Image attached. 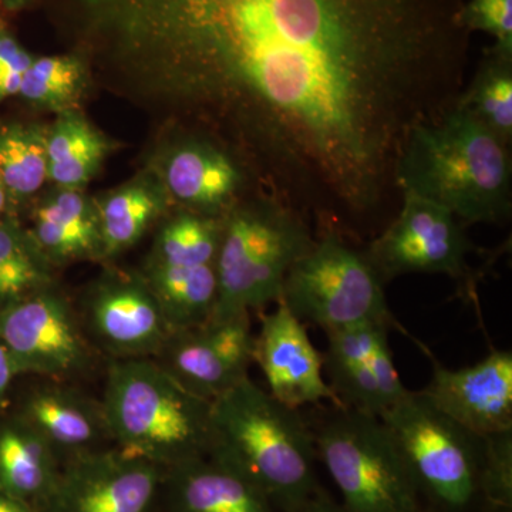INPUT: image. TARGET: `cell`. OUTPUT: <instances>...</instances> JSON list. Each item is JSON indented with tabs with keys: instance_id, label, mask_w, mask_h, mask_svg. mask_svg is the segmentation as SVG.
<instances>
[{
	"instance_id": "cell-14",
	"label": "cell",
	"mask_w": 512,
	"mask_h": 512,
	"mask_svg": "<svg viewBox=\"0 0 512 512\" xmlns=\"http://www.w3.org/2000/svg\"><path fill=\"white\" fill-rule=\"evenodd\" d=\"M84 330L110 360L154 359L174 332L143 278H110L90 293Z\"/></svg>"
},
{
	"instance_id": "cell-32",
	"label": "cell",
	"mask_w": 512,
	"mask_h": 512,
	"mask_svg": "<svg viewBox=\"0 0 512 512\" xmlns=\"http://www.w3.org/2000/svg\"><path fill=\"white\" fill-rule=\"evenodd\" d=\"M19 377H22V373L18 363L8 346L0 339V412L8 406L10 390Z\"/></svg>"
},
{
	"instance_id": "cell-2",
	"label": "cell",
	"mask_w": 512,
	"mask_h": 512,
	"mask_svg": "<svg viewBox=\"0 0 512 512\" xmlns=\"http://www.w3.org/2000/svg\"><path fill=\"white\" fill-rule=\"evenodd\" d=\"M510 148L457 100L410 128L394 185L447 208L467 227L505 224L512 211Z\"/></svg>"
},
{
	"instance_id": "cell-7",
	"label": "cell",
	"mask_w": 512,
	"mask_h": 512,
	"mask_svg": "<svg viewBox=\"0 0 512 512\" xmlns=\"http://www.w3.org/2000/svg\"><path fill=\"white\" fill-rule=\"evenodd\" d=\"M349 512H426L406 461L380 417L339 403L302 409Z\"/></svg>"
},
{
	"instance_id": "cell-26",
	"label": "cell",
	"mask_w": 512,
	"mask_h": 512,
	"mask_svg": "<svg viewBox=\"0 0 512 512\" xmlns=\"http://www.w3.org/2000/svg\"><path fill=\"white\" fill-rule=\"evenodd\" d=\"M49 266L26 229L8 217L0 218V309L50 288Z\"/></svg>"
},
{
	"instance_id": "cell-10",
	"label": "cell",
	"mask_w": 512,
	"mask_h": 512,
	"mask_svg": "<svg viewBox=\"0 0 512 512\" xmlns=\"http://www.w3.org/2000/svg\"><path fill=\"white\" fill-rule=\"evenodd\" d=\"M0 339L22 376L74 382L96 363L82 319L52 286L0 309Z\"/></svg>"
},
{
	"instance_id": "cell-33",
	"label": "cell",
	"mask_w": 512,
	"mask_h": 512,
	"mask_svg": "<svg viewBox=\"0 0 512 512\" xmlns=\"http://www.w3.org/2000/svg\"><path fill=\"white\" fill-rule=\"evenodd\" d=\"M292 512H349L342 504L336 503L323 488H319L301 507Z\"/></svg>"
},
{
	"instance_id": "cell-5",
	"label": "cell",
	"mask_w": 512,
	"mask_h": 512,
	"mask_svg": "<svg viewBox=\"0 0 512 512\" xmlns=\"http://www.w3.org/2000/svg\"><path fill=\"white\" fill-rule=\"evenodd\" d=\"M380 419L406 461L426 512H487L491 434L474 433L410 392Z\"/></svg>"
},
{
	"instance_id": "cell-25",
	"label": "cell",
	"mask_w": 512,
	"mask_h": 512,
	"mask_svg": "<svg viewBox=\"0 0 512 512\" xmlns=\"http://www.w3.org/2000/svg\"><path fill=\"white\" fill-rule=\"evenodd\" d=\"M47 177V136L26 124L0 126V183L9 201L35 194Z\"/></svg>"
},
{
	"instance_id": "cell-4",
	"label": "cell",
	"mask_w": 512,
	"mask_h": 512,
	"mask_svg": "<svg viewBox=\"0 0 512 512\" xmlns=\"http://www.w3.org/2000/svg\"><path fill=\"white\" fill-rule=\"evenodd\" d=\"M100 400L120 450L164 471L210 454L212 402L185 389L156 359L110 360Z\"/></svg>"
},
{
	"instance_id": "cell-1",
	"label": "cell",
	"mask_w": 512,
	"mask_h": 512,
	"mask_svg": "<svg viewBox=\"0 0 512 512\" xmlns=\"http://www.w3.org/2000/svg\"><path fill=\"white\" fill-rule=\"evenodd\" d=\"M463 2L111 0V8L133 39L165 40L198 89L242 107L286 204L357 239L382 232L410 128L460 97L470 46Z\"/></svg>"
},
{
	"instance_id": "cell-23",
	"label": "cell",
	"mask_w": 512,
	"mask_h": 512,
	"mask_svg": "<svg viewBox=\"0 0 512 512\" xmlns=\"http://www.w3.org/2000/svg\"><path fill=\"white\" fill-rule=\"evenodd\" d=\"M107 144L80 114L63 110L47 134V177L64 190H77L99 170Z\"/></svg>"
},
{
	"instance_id": "cell-17",
	"label": "cell",
	"mask_w": 512,
	"mask_h": 512,
	"mask_svg": "<svg viewBox=\"0 0 512 512\" xmlns=\"http://www.w3.org/2000/svg\"><path fill=\"white\" fill-rule=\"evenodd\" d=\"M15 413L45 439L62 464L113 446L103 403L73 382L42 379Z\"/></svg>"
},
{
	"instance_id": "cell-18",
	"label": "cell",
	"mask_w": 512,
	"mask_h": 512,
	"mask_svg": "<svg viewBox=\"0 0 512 512\" xmlns=\"http://www.w3.org/2000/svg\"><path fill=\"white\" fill-rule=\"evenodd\" d=\"M163 485L167 512H275L254 485L210 456L165 471Z\"/></svg>"
},
{
	"instance_id": "cell-36",
	"label": "cell",
	"mask_w": 512,
	"mask_h": 512,
	"mask_svg": "<svg viewBox=\"0 0 512 512\" xmlns=\"http://www.w3.org/2000/svg\"><path fill=\"white\" fill-rule=\"evenodd\" d=\"M9 202V197L8 194H6L5 187L0 183V218H3V215H5Z\"/></svg>"
},
{
	"instance_id": "cell-12",
	"label": "cell",
	"mask_w": 512,
	"mask_h": 512,
	"mask_svg": "<svg viewBox=\"0 0 512 512\" xmlns=\"http://www.w3.org/2000/svg\"><path fill=\"white\" fill-rule=\"evenodd\" d=\"M255 333L251 313L212 318L174 330L154 359L202 399H215L249 377L254 365Z\"/></svg>"
},
{
	"instance_id": "cell-13",
	"label": "cell",
	"mask_w": 512,
	"mask_h": 512,
	"mask_svg": "<svg viewBox=\"0 0 512 512\" xmlns=\"http://www.w3.org/2000/svg\"><path fill=\"white\" fill-rule=\"evenodd\" d=\"M389 330L366 322L325 332L323 373L342 406L382 417L410 393L394 365Z\"/></svg>"
},
{
	"instance_id": "cell-22",
	"label": "cell",
	"mask_w": 512,
	"mask_h": 512,
	"mask_svg": "<svg viewBox=\"0 0 512 512\" xmlns=\"http://www.w3.org/2000/svg\"><path fill=\"white\" fill-rule=\"evenodd\" d=\"M144 279L173 330L201 325L214 315L218 298L217 264L174 266L148 262Z\"/></svg>"
},
{
	"instance_id": "cell-9",
	"label": "cell",
	"mask_w": 512,
	"mask_h": 512,
	"mask_svg": "<svg viewBox=\"0 0 512 512\" xmlns=\"http://www.w3.org/2000/svg\"><path fill=\"white\" fill-rule=\"evenodd\" d=\"M365 252L384 284L403 275L441 274L457 282L463 295L476 292L477 271L470 259L481 249L468 237L467 225L413 192H402L396 217L367 242Z\"/></svg>"
},
{
	"instance_id": "cell-30",
	"label": "cell",
	"mask_w": 512,
	"mask_h": 512,
	"mask_svg": "<svg viewBox=\"0 0 512 512\" xmlns=\"http://www.w3.org/2000/svg\"><path fill=\"white\" fill-rule=\"evenodd\" d=\"M458 19L468 32L488 33L497 49L512 53V0H468Z\"/></svg>"
},
{
	"instance_id": "cell-35",
	"label": "cell",
	"mask_w": 512,
	"mask_h": 512,
	"mask_svg": "<svg viewBox=\"0 0 512 512\" xmlns=\"http://www.w3.org/2000/svg\"><path fill=\"white\" fill-rule=\"evenodd\" d=\"M30 0H0V5L5 9L9 10H19L25 8Z\"/></svg>"
},
{
	"instance_id": "cell-11",
	"label": "cell",
	"mask_w": 512,
	"mask_h": 512,
	"mask_svg": "<svg viewBox=\"0 0 512 512\" xmlns=\"http://www.w3.org/2000/svg\"><path fill=\"white\" fill-rule=\"evenodd\" d=\"M163 468L111 446L66 461L40 512H147Z\"/></svg>"
},
{
	"instance_id": "cell-8",
	"label": "cell",
	"mask_w": 512,
	"mask_h": 512,
	"mask_svg": "<svg viewBox=\"0 0 512 512\" xmlns=\"http://www.w3.org/2000/svg\"><path fill=\"white\" fill-rule=\"evenodd\" d=\"M384 286L365 248L323 228L289 269L279 302L302 323L323 332L366 322L402 329L387 305Z\"/></svg>"
},
{
	"instance_id": "cell-24",
	"label": "cell",
	"mask_w": 512,
	"mask_h": 512,
	"mask_svg": "<svg viewBox=\"0 0 512 512\" xmlns=\"http://www.w3.org/2000/svg\"><path fill=\"white\" fill-rule=\"evenodd\" d=\"M458 101L494 136L511 147L512 53L493 46L485 52L474 79Z\"/></svg>"
},
{
	"instance_id": "cell-20",
	"label": "cell",
	"mask_w": 512,
	"mask_h": 512,
	"mask_svg": "<svg viewBox=\"0 0 512 512\" xmlns=\"http://www.w3.org/2000/svg\"><path fill=\"white\" fill-rule=\"evenodd\" d=\"M62 461L18 413L0 416V491L39 508L55 485Z\"/></svg>"
},
{
	"instance_id": "cell-31",
	"label": "cell",
	"mask_w": 512,
	"mask_h": 512,
	"mask_svg": "<svg viewBox=\"0 0 512 512\" xmlns=\"http://www.w3.org/2000/svg\"><path fill=\"white\" fill-rule=\"evenodd\" d=\"M33 60L8 30L0 28V101L19 94Z\"/></svg>"
},
{
	"instance_id": "cell-21",
	"label": "cell",
	"mask_w": 512,
	"mask_h": 512,
	"mask_svg": "<svg viewBox=\"0 0 512 512\" xmlns=\"http://www.w3.org/2000/svg\"><path fill=\"white\" fill-rule=\"evenodd\" d=\"M28 234L50 264L101 258L97 208L76 190H64L43 202Z\"/></svg>"
},
{
	"instance_id": "cell-19",
	"label": "cell",
	"mask_w": 512,
	"mask_h": 512,
	"mask_svg": "<svg viewBox=\"0 0 512 512\" xmlns=\"http://www.w3.org/2000/svg\"><path fill=\"white\" fill-rule=\"evenodd\" d=\"M242 183L237 163L221 148L191 141L177 148L165 165V184L192 212L222 218L232 207Z\"/></svg>"
},
{
	"instance_id": "cell-29",
	"label": "cell",
	"mask_w": 512,
	"mask_h": 512,
	"mask_svg": "<svg viewBox=\"0 0 512 512\" xmlns=\"http://www.w3.org/2000/svg\"><path fill=\"white\" fill-rule=\"evenodd\" d=\"M83 87V67L70 56L40 57L33 60L19 94L29 103L67 110Z\"/></svg>"
},
{
	"instance_id": "cell-27",
	"label": "cell",
	"mask_w": 512,
	"mask_h": 512,
	"mask_svg": "<svg viewBox=\"0 0 512 512\" xmlns=\"http://www.w3.org/2000/svg\"><path fill=\"white\" fill-rule=\"evenodd\" d=\"M101 258H110L137 244L160 215L161 201L146 187L131 185L100 205Z\"/></svg>"
},
{
	"instance_id": "cell-3",
	"label": "cell",
	"mask_w": 512,
	"mask_h": 512,
	"mask_svg": "<svg viewBox=\"0 0 512 512\" xmlns=\"http://www.w3.org/2000/svg\"><path fill=\"white\" fill-rule=\"evenodd\" d=\"M211 423L208 456L254 485L275 511H295L322 488L305 413L278 402L251 377L212 402Z\"/></svg>"
},
{
	"instance_id": "cell-15",
	"label": "cell",
	"mask_w": 512,
	"mask_h": 512,
	"mask_svg": "<svg viewBox=\"0 0 512 512\" xmlns=\"http://www.w3.org/2000/svg\"><path fill=\"white\" fill-rule=\"evenodd\" d=\"M261 316L255 335L254 363L264 373L268 393L292 409L338 403L323 373V355L305 323L284 305Z\"/></svg>"
},
{
	"instance_id": "cell-6",
	"label": "cell",
	"mask_w": 512,
	"mask_h": 512,
	"mask_svg": "<svg viewBox=\"0 0 512 512\" xmlns=\"http://www.w3.org/2000/svg\"><path fill=\"white\" fill-rule=\"evenodd\" d=\"M313 242L305 215L286 202L234 205L222 217L212 316L228 318L281 301L289 269Z\"/></svg>"
},
{
	"instance_id": "cell-16",
	"label": "cell",
	"mask_w": 512,
	"mask_h": 512,
	"mask_svg": "<svg viewBox=\"0 0 512 512\" xmlns=\"http://www.w3.org/2000/svg\"><path fill=\"white\" fill-rule=\"evenodd\" d=\"M427 352V349H426ZM433 376L421 393L477 434L512 430V353L493 349L476 365L448 369L430 355Z\"/></svg>"
},
{
	"instance_id": "cell-28",
	"label": "cell",
	"mask_w": 512,
	"mask_h": 512,
	"mask_svg": "<svg viewBox=\"0 0 512 512\" xmlns=\"http://www.w3.org/2000/svg\"><path fill=\"white\" fill-rule=\"evenodd\" d=\"M222 218L183 212L158 235L150 264L197 266L217 264Z\"/></svg>"
},
{
	"instance_id": "cell-34",
	"label": "cell",
	"mask_w": 512,
	"mask_h": 512,
	"mask_svg": "<svg viewBox=\"0 0 512 512\" xmlns=\"http://www.w3.org/2000/svg\"><path fill=\"white\" fill-rule=\"evenodd\" d=\"M0 512H40L36 507L0 491Z\"/></svg>"
}]
</instances>
